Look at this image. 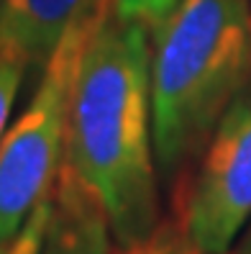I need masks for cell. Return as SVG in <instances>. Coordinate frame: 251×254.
Instances as JSON below:
<instances>
[{
	"label": "cell",
	"instance_id": "8992f818",
	"mask_svg": "<svg viewBox=\"0 0 251 254\" xmlns=\"http://www.w3.org/2000/svg\"><path fill=\"white\" fill-rule=\"evenodd\" d=\"M95 0H0V54L41 67Z\"/></svg>",
	"mask_w": 251,
	"mask_h": 254
},
{
	"label": "cell",
	"instance_id": "277c9868",
	"mask_svg": "<svg viewBox=\"0 0 251 254\" xmlns=\"http://www.w3.org/2000/svg\"><path fill=\"white\" fill-rule=\"evenodd\" d=\"M251 221V82L218 121L182 205V242L228 254Z\"/></svg>",
	"mask_w": 251,
	"mask_h": 254
},
{
	"label": "cell",
	"instance_id": "3957f363",
	"mask_svg": "<svg viewBox=\"0 0 251 254\" xmlns=\"http://www.w3.org/2000/svg\"><path fill=\"white\" fill-rule=\"evenodd\" d=\"M113 0H95L59 41L28 106L0 139V242L16 236L54 190L64 162L72 85L93 28Z\"/></svg>",
	"mask_w": 251,
	"mask_h": 254
},
{
	"label": "cell",
	"instance_id": "8fae6325",
	"mask_svg": "<svg viewBox=\"0 0 251 254\" xmlns=\"http://www.w3.org/2000/svg\"><path fill=\"white\" fill-rule=\"evenodd\" d=\"M233 254H251V221H249L246 231L241 234V239L236 242V247H233Z\"/></svg>",
	"mask_w": 251,
	"mask_h": 254
},
{
	"label": "cell",
	"instance_id": "9c48e42d",
	"mask_svg": "<svg viewBox=\"0 0 251 254\" xmlns=\"http://www.w3.org/2000/svg\"><path fill=\"white\" fill-rule=\"evenodd\" d=\"M180 0H113V10L121 18L139 21L144 26L154 28Z\"/></svg>",
	"mask_w": 251,
	"mask_h": 254
},
{
	"label": "cell",
	"instance_id": "5b68a950",
	"mask_svg": "<svg viewBox=\"0 0 251 254\" xmlns=\"http://www.w3.org/2000/svg\"><path fill=\"white\" fill-rule=\"evenodd\" d=\"M113 244L102 203L62 162L39 254H113Z\"/></svg>",
	"mask_w": 251,
	"mask_h": 254
},
{
	"label": "cell",
	"instance_id": "6da1fadb",
	"mask_svg": "<svg viewBox=\"0 0 251 254\" xmlns=\"http://www.w3.org/2000/svg\"><path fill=\"white\" fill-rule=\"evenodd\" d=\"M149 31L110 5L82 49L69 98L64 164L102 203L118 249L159 231Z\"/></svg>",
	"mask_w": 251,
	"mask_h": 254
},
{
	"label": "cell",
	"instance_id": "7a4b0ae2",
	"mask_svg": "<svg viewBox=\"0 0 251 254\" xmlns=\"http://www.w3.org/2000/svg\"><path fill=\"white\" fill-rule=\"evenodd\" d=\"M151 31L154 154L174 177L249 85L251 16L246 0H180Z\"/></svg>",
	"mask_w": 251,
	"mask_h": 254
},
{
	"label": "cell",
	"instance_id": "ba28073f",
	"mask_svg": "<svg viewBox=\"0 0 251 254\" xmlns=\"http://www.w3.org/2000/svg\"><path fill=\"white\" fill-rule=\"evenodd\" d=\"M26 72H28V67L23 62L0 54V139H3V133L8 128L13 100H16V95L21 90V82L26 77Z\"/></svg>",
	"mask_w": 251,
	"mask_h": 254
},
{
	"label": "cell",
	"instance_id": "30bf717a",
	"mask_svg": "<svg viewBox=\"0 0 251 254\" xmlns=\"http://www.w3.org/2000/svg\"><path fill=\"white\" fill-rule=\"evenodd\" d=\"M115 254H198V252H193L185 242H182V247H174V244L164 242V239H159V231H156L149 242L136 244V247H126Z\"/></svg>",
	"mask_w": 251,
	"mask_h": 254
},
{
	"label": "cell",
	"instance_id": "52a82bcc",
	"mask_svg": "<svg viewBox=\"0 0 251 254\" xmlns=\"http://www.w3.org/2000/svg\"><path fill=\"white\" fill-rule=\"evenodd\" d=\"M49 211H51V192L36 205V211L31 213V218L23 223V229L16 236H10L8 242H0V254H39L44 231H47Z\"/></svg>",
	"mask_w": 251,
	"mask_h": 254
}]
</instances>
